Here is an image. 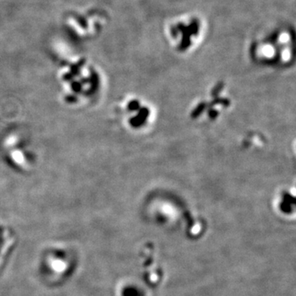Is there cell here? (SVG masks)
<instances>
[{
  "label": "cell",
  "instance_id": "cell-1",
  "mask_svg": "<svg viewBox=\"0 0 296 296\" xmlns=\"http://www.w3.org/2000/svg\"><path fill=\"white\" fill-rule=\"evenodd\" d=\"M200 30V23L197 19H194L188 25H185L184 23H179L171 27V34L173 36H177L178 33L182 35L181 43L180 45V49L181 50H185L191 45V38L198 35Z\"/></svg>",
  "mask_w": 296,
  "mask_h": 296
}]
</instances>
